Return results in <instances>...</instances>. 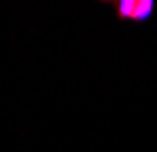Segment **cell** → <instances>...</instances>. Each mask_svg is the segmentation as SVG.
<instances>
[{
    "label": "cell",
    "mask_w": 157,
    "mask_h": 152,
    "mask_svg": "<svg viewBox=\"0 0 157 152\" xmlns=\"http://www.w3.org/2000/svg\"><path fill=\"white\" fill-rule=\"evenodd\" d=\"M117 13L121 19L144 21L153 13V2L151 0H121L117 4Z\"/></svg>",
    "instance_id": "6da1fadb"
}]
</instances>
